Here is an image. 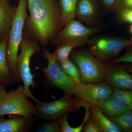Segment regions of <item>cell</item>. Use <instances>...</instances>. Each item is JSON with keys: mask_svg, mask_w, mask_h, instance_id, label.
Wrapping results in <instances>:
<instances>
[{"mask_svg": "<svg viewBox=\"0 0 132 132\" xmlns=\"http://www.w3.org/2000/svg\"><path fill=\"white\" fill-rule=\"evenodd\" d=\"M29 12L23 36L47 46L62 27L60 9L55 0H27Z\"/></svg>", "mask_w": 132, "mask_h": 132, "instance_id": "cell-1", "label": "cell"}, {"mask_svg": "<svg viewBox=\"0 0 132 132\" xmlns=\"http://www.w3.org/2000/svg\"><path fill=\"white\" fill-rule=\"evenodd\" d=\"M27 0H19L9 35L7 52L9 66L18 81H21L16 71V60L23 37L25 22L27 18Z\"/></svg>", "mask_w": 132, "mask_h": 132, "instance_id": "cell-2", "label": "cell"}, {"mask_svg": "<svg viewBox=\"0 0 132 132\" xmlns=\"http://www.w3.org/2000/svg\"><path fill=\"white\" fill-rule=\"evenodd\" d=\"M72 59L79 72L82 84L97 83L105 80L110 66L100 61L86 50L74 52Z\"/></svg>", "mask_w": 132, "mask_h": 132, "instance_id": "cell-3", "label": "cell"}, {"mask_svg": "<svg viewBox=\"0 0 132 132\" xmlns=\"http://www.w3.org/2000/svg\"><path fill=\"white\" fill-rule=\"evenodd\" d=\"M39 44L37 42L24 36L20 45L21 53L18 55L16 60V71L24 84L25 95L35 102L38 99L33 95L29 89L31 86L35 88L36 86L34 80L35 76L31 73L30 63L32 56L36 53L40 51Z\"/></svg>", "mask_w": 132, "mask_h": 132, "instance_id": "cell-4", "label": "cell"}, {"mask_svg": "<svg viewBox=\"0 0 132 132\" xmlns=\"http://www.w3.org/2000/svg\"><path fill=\"white\" fill-rule=\"evenodd\" d=\"M35 102L36 116L48 121L58 120L63 114L76 112L81 108H85L89 105L77 97L73 98L65 95L61 98L54 101L45 102L38 100Z\"/></svg>", "mask_w": 132, "mask_h": 132, "instance_id": "cell-5", "label": "cell"}, {"mask_svg": "<svg viewBox=\"0 0 132 132\" xmlns=\"http://www.w3.org/2000/svg\"><path fill=\"white\" fill-rule=\"evenodd\" d=\"M42 57L46 59L48 65L46 68L40 65L45 75V80L50 87H56L62 90L65 95H74L76 87L81 82L66 74L62 71L58 62L46 48L42 49Z\"/></svg>", "mask_w": 132, "mask_h": 132, "instance_id": "cell-6", "label": "cell"}, {"mask_svg": "<svg viewBox=\"0 0 132 132\" xmlns=\"http://www.w3.org/2000/svg\"><path fill=\"white\" fill-rule=\"evenodd\" d=\"M87 43L90 53L104 63L118 57L123 49L131 46L130 40L112 36H96L88 39Z\"/></svg>", "mask_w": 132, "mask_h": 132, "instance_id": "cell-7", "label": "cell"}, {"mask_svg": "<svg viewBox=\"0 0 132 132\" xmlns=\"http://www.w3.org/2000/svg\"><path fill=\"white\" fill-rule=\"evenodd\" d=\"M28 98L24 93L23 85L11 90L0 103V116L12 114L31 118L36 115L35 105Z\"/></svg>", "mask_w": 132, "mask_h": 132, "instance_id": "cell-8", "label": "cell"}, {"mask_svg": "<svg viewBox=\"0 0 132 132\" xmlns=\"http://www.w3.org/2000/svg\"><path fill=\"white\" fill-rule=\"evenodd\" d=\"M103 28L97 26L93 28L86 27L81 22L73 20L64 26L52 41V45L59 46L65 43L83 42L87 43L89 38Z\"/></svg>", "mask_w": 132, "mask_h": 132, "instance_id": "cell-9", "label": "cell"}, {"mask_svg": "<svg viewBox=\"0 0 132 132\" xmlns=\"http://www.w3.org/2000/svg\"><path fill=\"white\" fill-rule=\"evenodd\" d=\"M113 87L107 82L82 84L78 85L74 95L90 106L112 96Z\"/></svg>", "mask_w": 132, "mask_h": 132, "instance_id": "cell-10", "label": "cell"}, {"mask_svg": "<svg viewBox=\"0 0 132 132\" xmlns=\"http://www.w3.org/2000/svg\"><path fill=\"white\" fill-rule=\"evenodd\" d=\"M76 17L81 22L86 24L97 22L99 17L97 0H78Z\"/></svg>", "mask_w": 132, "mask_h": 132, "instance_id": "cell-11", "label": "cell"}, {"mask_svg": "<svg viewBox=\"0 0 132 132\" xmlns=\"http://www.w3.org/2000/svg\"><path fill=\"white\" fill-rule=\"evenodd\" d=\"M105 81L112 87L132 90V75L122 68L110 66Z\"/></svg>", "mask_w": 132, "mask_h": 132, "instance_id": "cell-12", "label": "cell"}, {"mask_svg": "<svg viewBox=\"0 0 132 132\" xmlns=\"http://www.w3.org/2000/svg\"><path fill=\"white\" fill-rule=\"evenodd\" d=\"M13 115L7 119L3 118V116H0V132L28 131L32 124V118Z\"/></svg>", "mask_w": 132, "mask_h": 132, "instance_id": "cell-13", "label": "cell"}, {"mask_svg": "<svg viewBox=\"0 0 132 132\" xmlns=\"http://www.w3.org/2000/svg\"><path fill=\"white\" fill-rule=\"evenodd\" d=\"M8 38L9 36L0 41V85L4 86L13 85L17 81L8 64Z\"/></svg>", "mask_w": 132, "mask_h": 132, "instance_id": "cell-14", "label": "cell"}, {"mask_svg": "<svg viewBox=\"0 0 132 132\" xmlns=\"http://www.w3.org/2000/svg\"><path fill=\"white\" fill-rule=\"evenodd\" d=\"M16 8L9 0H0V41L9 36Z\"/></svg>", "mask_w": 132, "mask_h": 132, "instance_id": "cell-15", "label": "cell"}, {"mask_svg": "<svg viewBox=\"0 0 132 132\" xmlns=\"http://www.w3.org/2000/svg\"><path fill=\"white\" fill-rule=\"evenodd\" d=\"M90 115L100 132H120L121 130L95 105L90 106Z\"/></svg>", "mask_w": 132, "mask_h": 132, "instance_id": "cell-16", "label": "cell"}, {"mask_svg": "<svg viewBox=\"0 0 132 132\" xmlns=\"http://www.w3.org/2000/svg\"><path fill=\"white\" fill-rule=\"evenodd\" d=\"M95 106L109 117L116 116L130 111L128 108L112 96L100 101Z\"/></svg>", "mask_w": 132, "mask_h": 132, "instance_id": "cell-17", "label": "cell"}, {"mask_svg": "<svg viewBox=\"0 0 132 132\" xmlns=\"http://www.w3.org/2000/svg\"><path fill=\"white\" fill-rule=\"evenodd\" d=\"M78 0H60L59 6L62 27L76 17Z\"/></svg>", "mask_w": 132, "mask_h": 132, "instance_id": "cell-18", "label": "cell"}, {"mask_svg": "<svg viewBox=\"0 0 132 132\" xmlns=\"http://www.w3.org/2000/svg\"><path fill=\"white\" fill-rule=\"evenodd\" d=\"M83 42H74L65 43L58 46L57 49L52 54L54 59L59 62L68 59L71 52L75 48L85 45Z\"/></svg>", "mask_w": 132, "mask_h": 132, "instance_id": "cell-19", "label": "cell"}, {"mask_svg": "<svg viewBox=\"0 0 132 132\" xmlns=\"http://www.w3.org/2000/svg\"><path fill=\"white\" fill-rule=\"evenodd\" d=\"M109 118L120 128L121 130L131 132L132 111H128L120 115L109 117Z\"/></svg>", "mask_w": 132, "mask_h": 132, "instance_id": "cell-20", "label": "cell"}, {"mask_svg": "<svg viewBox=\"0 0 132 132\" xmlns=\"http://www.w3.org/2000/svg\"><path fill=\"white\" fill-rule=\"evenodd\" d=\"M68 113H65L62 114L58 119L61 132H80L82 131V128L86 121L90 116V114L85 112V118L82 123L77 127H71L68 121Z\"/></svg>", "mask_w": 132, "mask_h": 132, "instance_id": "cell-21", "label": "cell"}, {"mask_svg": "<svg viewBox=\"0 0 132 132\" xmlns=\"http://www.w3.org/2000/svg\"><path fill=\"white\" fill-rule=\"evenodd\" d=\"M112 96L132 111V90H123L113 87Z\"/></svg>", "mask_w": 132, "mask_h": 132, "instance_id": "cell-22", "label": "cell"}, {"mask_svg": "<svg viewBox=\"0 0 132 132\" xmlns=\"http://www.w3.org/2000/svg\"><path fill=\"white\" fill-rule=\"evenodd\" d=\"M58 62L62 71L66 74L73 78L78 82H81L79 69L73 61L68 58Z\"/></svg>", "mask_w": 132, "mask_h": 132, "instance_id": "cell-23", "label": "cell"}, {"mask_svg": "<svg viewBox=\"0 0 132 132\" xmlns=\"http://www.w3.org/2000/svg\"><path fill=\"white\" fill-rule=\"evenodd\" d=\"M36 132H60L61 129L58 120L50 121L47 123H43L39 128L36 131Z\"/></svg>", "mask_w": 132, "mask_h": 132, "instance_id": "cell-24", "label": "cell"}, {"mask_svg": "<svg viewBox=\"0 0 132 132\" xmlns=\"http://www.w3.org/2000/svg\"><path fill=\"white\" fill-rule=\"evenodd\" d=\"M125 62L132 63V49L127 50L122 56L111 60L109 62V64L111 65Z\"/></svg>", "mask_w": 132, "mask_h": 132, "instance_id": "cell-25", "label": "cell"}, {"mask_svg": "<svg viewBox=\"0 0 132 132\" xmlns=\"http://www.w3.org/2000/svg\"><path fill=\"white\" fill-rule=\"evenodd\" d=\"M126 9H132V0H118L113 10L118 13Z\"/></svg>", "mask_w": 132, "mask_h": 132, "instance_id": "cell-26", "label": "cell"}, {"mask_svg": "<svg viewBox=\"0 0 132 132\" xmlns=\"http://www.w3.org/2000/svg\"><path fill=\"white\" fill-rule=\"evenodd\" d=\"M82 131L83 132H100L91 115L85 123Z\"/></svg>", "mask_w": 132, "mask_h": 132, "instance_id": "cell-27", "label": "cell"}, {"mask_svg": "<svg viewBox=\"0 0 132 132\" xmlns=\"http://www.w3.org/2000/svg\"><path fill=\"white\" fill-rule=\"evenodd\" d=\"M118 13L121 21L132 24V9L124 10Z\"/></svg>", "mask_w": 132, "mask_h": 132, "instance_id": "cell-28", "label": "cell"}, {"mask_svg": "<svg viewBox=\"0 0 132 132\" xmlns=\"http://www.w3.org/2000/svg\"><path fill=\"white\" fill-rule=\"evenodd\" d=\"M106 7L109 9H113L118 0H102Z\"/></svg>", "mask_w": 132, "mask_h": 132, "instance_id": "cell-29", "label": "cell"}, {"mask_svg": "<svg viewBox=\"0 0 132 132\" xmlns=\"http://www.w3.org/2000/svg\"><path fill=\"white\" fill-rule=\"evenodd\" d=\"M7 93L5 86L0 85V103Z\"/></svg>", "mask_w": 132, "mask_h": 132, "instance_id": "cell-30", "label": "cell"}, {"mask_svg": "<svg viewBox=\"0 0 132 132\" xmlns=\"http://www.w3.org/2000/svg\"><path fill=\"white\" fill-rule=\"evenodd\" d=\"M126 70H127L128 72L132 75V66L127 68Z\"/></svg>", "mask_w": 132, "mask_h": 132, "instance_id": "cell-31", "label": "cell"}, {"mask_svg": "<svg viewBox=\"0 0 132 132\" xmlns=\"http://www.w3.org/2000/svg\"><path fill=\"white\" fill-rule=\"evenodd\" d=\"M130 33H131V39L132 40V24H131V25L130 26Z\"/></svg>", "mask_w": 132, "mask_h": 132, "instance_id": "cell-32", "label": "cell"}, {"mask_svg": "<svg viewBox=\"0 0 132 132\" xmlns=\"http://www.w3.org/2000/svg\"><path fill=\"white\" fill-rule=\"evenodd\" d=\"M130 40L131 42V46H132V40L130 39Z\"/></svg>", "mask_w": 132, "mask_h": 132, "instance_id": "cell-33", "label": "cell"}, {"mask_svg": "<svg viewBox=\"0 0 132 132\" xmlns=\"http://www.w3.org/2000/svg\"><path fill=\"white\" fill-rule=\"evenodd\" d=\"M131 132H132V131H131Z\"/></svg>", "mask_w": 132, "mask_h": 132, "instance_id": "cell-34", "label": "cell"}]
</instances>
